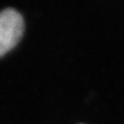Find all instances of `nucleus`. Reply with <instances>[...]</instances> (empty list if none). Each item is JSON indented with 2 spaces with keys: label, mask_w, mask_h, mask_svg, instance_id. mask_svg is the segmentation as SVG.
Here are the masks:
<instances>
[{
  "label": "nucleus",
  "mask_w": 124,
  "mask_h": 124,
  "mask_svg": "<svg viewBox=\"0 0 124 124\" xmlns=\"http://www.w3.org/2000/svg\"><path fill=\"white\" fill-rule=\"evenodd\" d=\"M24 29L23 16L13 9L0 12V57L17 44Z\"/></svg>",
  "instance_id": "f257e3e1"
}]
</instances>
